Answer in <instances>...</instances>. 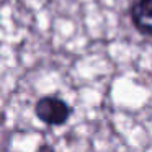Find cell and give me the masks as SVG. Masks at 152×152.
<instances>
[{
	"label": "cell",
	"mask_w": 152,
	"mask_h": 152,
	"mask_svg": "<svg viewBox=\"0 0 152 152\" xmlns=\"http://www.w3.org/2000/svg\"><path fill=\"white\" fill-rule=\"evenodd\" d=\"M129 15L136 30L152 38V0H132Z\"/></svg>",
	"instance_id": "cell-2"
},
{
	"label": "cell",
	"mask_w": 152,
	"mask_h": 152,
	"mask_svg": "<svg viewBox=\"0 0 152 152\" xmlns=\"http://www.w3.org/2000/svg\"><path fill=\"white\" fill-rule=\"evenodd\" d=\"M36 116L46 124L59 126L69 119L70 106L57 96H44L36 103Z\"/></svg>",
	"instance_id": "cell-1"
}]
</instances>
